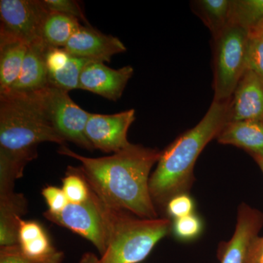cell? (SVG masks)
Listing matches in <instances>:
<instances>
[{
	"label": "cell",
	"instance_id": "obj_1",
	"mask_svg": "<svg viewBox=\"0 0 263 263\" xmlns=\"http://www.w3.org/2000/svg\"><path fill=\"white\" fill-rule=\"evenodd\" d=\"M60 155L81 162L75 168L88 186L109 206L122 209L143 219L158 214L149 192L150 172L162 151L132 144L108 157L90 158L60 146Z\"/></svg>",
	"mask_w": 263,
	"mask_h": 263
},
{
	"label": "cell",
	"instance_id": "obj_2",
	"mask_svg": "<svg viewBox=\"0 0 263 263\" xmlns=\"http://www.w3.org/2000/svg\"><path fill=\"white\" fill-rule=\"evenodd\" d=\"M228 101H213L196 126L162 151L149 179L150 195L156 208L165 209L173 197L190 193L195 181L194 167L197 158L227 123Z\"/></svg>",
	"mask_w": 263,
	"mask_h": 263
},
{
	"label": "cell",
	"instance_id": "obj_3",
	"mask_svg": "<svg viewBox=\"0 0 263 263\" xmlns=\"http://www.w3.org/2000/svg\"><path fill=\"white\" fill-rule=\"evenodd\" d=\"M43 142L62 146L67 141L52 124L41 91L0 94V148L23 152L34 149Z\"/></svg>",
	"mask_w": 263,
	"mask_h": 263
},
{
	"label": "cell",
	"instance_id": "obj_4",
	"mask_svg": "<svg viewBox=\"0 0 263 263\" xmlns=\"http://www.w3.org/2000/svg\"><path fill=\"white\" fill-rule=\"evenodd\" d=\"M108 245L104 253L98 257L86 252L79 263L141 262L169 234L172 222L167 218L143 219L108 205Z\"/></svg>",
	"mask_w": 263,
	"mask_h": 263
},
{
	"label": "cell",
	"instance_id": "obj_5",
	"mask_svg": "<svg viewBox=\"0 0 263 263\" xmlns=\"http://www.w3.org/2000/svg\"><path fill=\"white\" fill-rule=\"evenodd\" d=\"M249 32L232 22L214 41V100L227 102L247 71Z\"/></svg>",
	"mask_w": 263,
	"mask_h": 263
},
{
	"label": "cell",
	"instance_id": "obj_6",
	"mask_svg": "<svg viewBox=\"0 0 263 263\" xmlns=\"http://www.w3.org/2000/svg\"><path fill=\"white\" fill-rule=\"evenodd\" d=\"M89 189V197L86 201L81 203L69 202L61 212L51 213L47 211L43 215L48 220L89 240L101 255L108 242V206Z\"/></svg>",
	"mask_w": 263,
	"mask_h": 263
},
{
	"label": "cell",
	"instance_id": "obj_7",
	"mask_svg": "<svg viewBox=\"0 0 263 263\" xmlns=\"http://www.w3.org/2000/svg\"><path fill=\"white\" fill-rule=\"evenodd\" d=\"M41 95L48 117L62 138L86 149L94 150L85 133L91 114L83 110L63 90L49 86L41 91Z\"/></svg>",
	"mask_w": 263,
	"mask_h": 263
},
{
	"label": "cell",
	"instance_id": "obj_8",
	"mask_svg": "<svg viewBox=\"0 0 263 263\" xmlns=\"http://www.w3.org/2000/svg\"><path fill=\"white\" fill-rule=\"evenodd\" d=\"M48 11L43 1L1 0L0 31L23 40L29 46L43 43L41 32Z\"/></svg>",
	"mask_w": 263,
	"mask_h": 263
},
{
	"label": "cell",
	"instance_id": "obj_9",
	"mask_svg": "<svg viewBox=\"0 0 263 263\" xmlns=\"http://www.w3.org/2000/svg\"><path fill=\"white\" fill-rule=\"evenodd\" d=\"M135 119L134 109L108 115L91 114L85 133L95 149L117 153L132 144L127 133Z\"/></svg>",
	"mask_w": 263,
	"mask_h": 263
},
{
	"label": "cell",
	"instance_id": "obj_10",
	"mask_svg": "<svg viewBox=\"0 0 263 263\" xmlns=\"http://www.w3.org/2000/svg\"><path fill=\"white\" fill-rule=\"evenodd\" d=\"M263 226V213L243 202L238 209L234 234L218 249L220 263H245L249 246Z\"/></svg>",
	"mask_w": 263,
	"mask_h": 263
},
{
	"label": "cell",
	"instance_id": "obj_11",
	"mask_svg": "<svg viewBox=\"0 0 263 263\" xmlns=\"http://www.w3.org/2000/svg\"><path fill=\"white\" fill-rule=\"evenodd\" d=\"M63 48L71 57L103 63L127 50L119 38L103 34L89 25H81Z\"/></svg>",
	"mask_w": 263,
	"mask_h": 263
},
{
	"label": "cell",
	"instance_id": "obj_12",
	"mask_svg": "<svg viewBox=\"0 0 263 263\" xmlns=\"http://www.w3.org/2000/svg\"><path fill=\"white\" fill-rule=\"evenodd\" d=\"M238 121L263 122V79L247 70L228 101L227 123Z\"/></svg>",
	"mask_w": 263,
	"mask_h": 263
},
{
	"label": "cell",
	"instance_id": "obj_13",
	"mask_svg": "<svg viewBox=\"0 0 263 263\" xmlns=\"http://www.w3.org/2000/svg\"><path fill=\"white\" fill-rule=\"evenodd\" d=\"M133 72L131 66L115 70L103 62L89 61L81 72L79 89L117 101L122 97Z\"/></svg>",
	"mask_w": 263,
	"mask_h": 263
},
{
	"label": "cell",
	"instance_id": "obj_14",
	"mask_svg": "<svg viewBox=\"0 0 263 263\" xmlns=\"http://www.w3.org/2000/svg\"><path fill=\"white\" fill-rule=\"evenodd\" d=\"M48 48L43 42L29 46L18 79L7 92H37L49 86L46 60Z\"/></svg>",
	"mask_w": 263,
	"mask_h": 263
},
{
	"label": "cell",
	"instance_id": "obj_15",
	"mask_svg": "<svg viewBox=\"0 0 263 263\" xmlns=\"http://www.w3.org/2000/svg\"><path fill=\"white\" fill-rule=\"evenodd\" d=\"M216 139L221 144L242 148L252 157H263V122L238 121L226 123Z\"/></svg>",
	"mask_w": 263,
	"mask_h": 263
},
{
	"label": "cell",
	"instance_id": "obj_16",
	"mask_svg": "<svg viewBox=\"0 0 263 263\" xmlns=\"http://www.w3.org/2000/svg\"><path fill=\"white\" fill-rule=\"evenodd\" d=\"M29 45L0 31V94L7 92L18 79Z\"/></svg>",
	"mask_w": 263,
	"mask_h": 263
},
{
	"label": "cell",
	"instance_id": "obj_17",
	"mask_svg": "<svg viewBox=\"0 0 263 263\" xmlns=\"http://www.w3.org/2000/svg\"><path fill=\"white\" fill-rule=\"evenodd\" d=\"M27 211V201L13 190L0 192V245H18L21 216Z\"/></svg>",
	"mask_w": 263,
	"mask_h": 263
},
{
	"label": "cell",
	"instance_id": "obj_18",
	"mask_svg": "<svg viewBox=\"0 0 263 263\" xmlns=\"http://www.w3.org/2000/svg\"><path fill=\"white\" fill-rule=\"evenodd\" d=\"M192 8L210 30L213 38L233 22V0H197L192 2Z\"/></svg>",
	"mask_w": 263,
	"mask_h": 263
},
{
	"label": "cell",
	"instance_id": "obj_19",
	"mask_svg": "<svg viewBox=\"0 0 263 263\" xmlns=\"http://www.w3.org/2000/svg\"><path fill=\"white\" fill-rule=\"evenodd\" d=\"M81 26L74 17L48 11L41 32L43 43L49 48H64Z\"/></svg>",
	"mask_w": 263,
	"mask_h": 263
},
{
	"label": "cell",
	"instance_id": "obj_20",
	"mask_svg": "<svg viewBox=\"0 0 263 263\" xmlns=\"http://www.w3.org/2000/svg\"><path fill=\"white\" fill-rule=\"evenodd\" d=\"M37 155L36 148L9 152L0 148V191L13 190L15 180L22 176L26 164Z\"/></svg>",
	"mask_w": 263,
	"mask_h": 263
},
{
	"label": "cell",
	"instance_id": "obj_21",
	"mask_svg": "<svg viewBox=\"0 0 263 263\" xmlns=\"http://www.w3.org/2000/svg\"><path fill=\"white\" fill-rule=\"evenodd\" d=\"M89 62L85 59L70 56L65 67L55 72H48L49 86L67 92L79 89L81 72Z\"/></svg>",
	"mask_w": 263,
	"mask_h": 263
},
{
	"label": "cell",
	"instance_id": "obj_22",
	"mask_svg": "<svg viewBox=\"0 0 263 263\" xmlns=\"http://www.w3.org/2000/svg\"><path fill=\"white\" fill-rule=\"evenodd\" d=\"M233 22L248 32L263 22V0H233Z\"/></svg>",
	"mask_w": 263,
	"mask_h": 263
},
{
	"label": "cell",
	"instance_id": "obj_23",
	"mask_svg": "<svg viewBox=\"0 0 263 263\" xmlns=\"http://www.w3.org/2000/svg\"><path fill=\"white\" fill-rule=\"evenodd\" d=\"M62 190L69 202L81 203L89 197V189L85 180L76 171L75 167L69 166L67 174L62 181Z\"/></svg>",
	"mask_w": 263,
	"mask_h": 263
},
{
	"label": "cell",
	"instance_id": "obj_24",
	"mask_svg": "<svg viewBox=\"0 0 263 263\" xmlns=\"http://www.w3.org/2000/svg\"><path fill=\"white\" fill-rule=\"evenodd\" d=\"M203 224L201 219L193 214L174 219L172 230L175 236L182 241H191L201 234Z\"/></svg>",
	"mask_w": 263,
	"mask_h": 263
},
{
	"label": "cell",
	"instance_id": "obj_25",
	"mask_svg": "<svg viewBox=\"0 0 263 263\" xmlns=\"http://www.w3.org/2000/svg\"><path fill=\"white\" fill-rule=\"evenodd\" d=\"M247 70H250L263 79V37L249 32L247 50Z\"/></svg>",
	"mask_w": 263,
	"mask_h": 263
},
{
	"label": "cell",
	"instance_id": "obj_26",
	"mask_svg": "<svg viewBox=\"0 0 263 263\" xmlns=\"http://www.w3.org/2000/svg\"><path fill=\"white\" fill-rule=\"evenodd\" d=\"M165 209L168 216L179 219L194 214L195 202L190 194H180L169 200Z\"/></svg>",
	"mask_w": 263,
	"mask_h": 263
},
{
	"label": "cell",
	"instance_id": "obj_27",
	"mask_svg": "<svg viewBox=\"0 0 263 263\" xmlns=\"http://www.w3.org/2000/svg\"><path fill=\"white\" fill-rule=\"evenodd\" d=\"M45 6L49 11L57 12L77 18L80 22H85L89 25L87 20L80 5L76 1L72 0H43Z\"/></svg>",
	"mask_w": 263,
	"mask_h": 263
},
{
	"label": "cell",
	"instance_id": "obj_28",
	"mask_svg": "<svg viewBox=\"0 0 263 263\" xmlns=\"http://www.w3.org/2000/svg\"><path fill=\"white\" fill-rule=\"evenodd\" d=\"M43 196L48 205V212L58 213L65 209L69 203L62 189L55 186H47L43 190Z\"/></svg>",
	"mask_w": 263,
	"mask_h": 263
},
{
	"label": "cell",
	"instance_id": "obj_29",
	"mask_svg": "<svg viewBox=\"0 0 263 263\" xmlns=\"http://www.w3.org/2000/svg\"><path fill=\"white\" fill-rule=\"evenodd\" d=\"M0 263H41L29 258L22 252L19 245L1 247Z\"/></svg>",
	"mask_w": 263,
	"mask_h": 263
},
{
	"label": "cell",
	"instance_id": "obj_30",
	"mask_svg": "<svg viewBox=\"0 0 263 263\" xmlns=\"http://www.w3.org/2000/svg\"><path fill=\"white\" fill-rule=\"evenodd\" d=\"M70 57L63 48H48L46 55L48 72H55L65 67Z\"/></svg>",
	"mask_w": 263,
	"mask_h": 263
},
{
	"label": "cell",
	"instance_id": "obj_31",
	"mask_svg": "<svg viewBox=\"0 0 263 263\" xmlns=\"http://www.w3.org/2000/svg\"><path fill=\"white\" fill-rule=\"evenodd\" d=\"M245 263H263V236L254 238L249 246Z\"/></svg>",
	"mask_w": 263,
	"mask_h": 263
},
{
	"label": "cell",
	"instance_id": "obj_32",
	"mask_svg": "<svg viewBox=\"0 0 263 263\" xmlns=\"http://www.w3.org/2000/svg\"><path fill=\"white\" fill-rule=\"evenodd\" d=\"M254 159V160L255 161L256 163L258 164L259 168H260L261 171H262L263 174V157H252Z\"/></svg>",
	"mask_w": 263,
	"mask_h": 263
},
{
	"label": "cell",
	"instance_id": "obj_33",
	"mask_svg": "<svg viewBox=\"0 0 263 263\" xmlns=\"http://www.w3.org/2000/svg\"><path fill=\"white\" fill-rule=\"evenodd\" d=\"M249 32L256 33V34H259V35L262 36V37H263V22L262 24H259L258 27H257V28L254 29V30Z\"/></svg>",
	"mask_w": 263,
	"mask_h": 263
}]
</instances>
